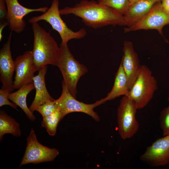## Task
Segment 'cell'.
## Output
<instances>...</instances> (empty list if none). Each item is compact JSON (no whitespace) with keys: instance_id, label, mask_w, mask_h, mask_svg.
I'll list each match as a JSON object with an SVG mask.
<instances>
[{"instance_id":"obj_19","label":"cell","mask_w":169,"mask_h":169,"mask_svg":"<svg viewBox=\"0 0 169 169\" xmlns=\"http://www.w3.org/2000/svg\"><path fill=\"white\" fill-rule=\"evenodd\" d=\"M10 134L16 137L20 136L21 131L20 125L11 116L8 115L3 110L0 111V141H2L3 136Z\"/></svg>"},{"instance_id":"obj_15","label":"cell","mask_w":169,"mask_h":169,"mask_svg":"<svg viewBox=\"0 0 169 169\" xmlns=\"http://www.w3.org/2000/svg\"><path fill=\"white\" fill-rule=\"evenodd\" d=\"M47 68V65L42 68L38 71V74L33 78L36 94L35 98L29 107V110L33 113L37 106L47 101L55 100L48 92L45 85V78Z\"/></svg>"},{"instance_id":"obj_4","label":"cell","mask_w":169,"mask_h":169,"mask_svg":"<svg viewBox=\"0 0 169 169\" xmlns=\"http://www.w3.org/2000/svg\"><path fill=\"white\" fill-rule=\"evenodd\" d=\"M59 0H53L51 5L47 11L41 15L31 18L28 22L33 23L44 20L49 23L53 29L57 31L61 39L62 45L67 44L68 42L72 39H80L84 37L87 32L84 28L74 32L69 28L61 17L59 8Z\"/></svg>"},{"instance_id":"obj_12","label":"cell","mask_w":169,"mask_h":169,"mask_svg":"<svg viewBox=\"0 0 169 169\" xmlns=\"http://www.w3.org/2000/svg\"><path fill=\"white\" fill-rule=\"evenodd\" d=\"M15 75L13 87L18 89L26 84L33 82L34 74L36 71L34 63L32 52L25 51L17 56L14 60Z\"/></svg>"},{"instance_id":"obj_3","label":"cell","mask_w":169,"mask_h":169,"mask_svg":"<svg viewBox=\"0 0 169 169\" xmlns=\"http://www.w3.org/2000/svg\"><path fill=\"white\" fill-rule=\"evenodd\" d=\"M57 66L61 71L63 78V81L69 91L75 98L78 82L81 77L88 72L87 69L75 59L68 44H60Z\"/></svg>"},{"instance_id":"obj_18","label":"cell","mask_w":169,"mask_h":169,"mask_svg":"<svg viewBox=\"0 0 169 169\" xmlns=\"http://www.w3.org/2000/svg\"><path fill=\"white\" fill-rule=\"evenodd\" d=\"M35 89L33 83L25 84L21 86L17 91L11 92L8 95V99L19 106L31 121L34 120L36 118L28 108L26 102L28 94Z\"/></svg>"},{"instance_id":"obj_10","label":"cell","mask_w":169,"mask_h":169,"mask_svg":"<svg viewBox=\"0 0 169 169\" xmlns=\"http://www.w3.org/2000/svg\"><path fill=\"white\" fill-rule=\"evenodd\" d=\"M140 159L152 167L167 165L169 163V135L156 140L147 147Z\"/></svg>"},{"instance_id":"obj_21","label":"cell","mask_w":169,"mask_h":169,"mask_svg":"<svg viewBox=\"0 0 169 169\" xmlns=\"http://www.w3.org/2000/svg\"><path fill=\"white\" fill-rule=\"evenodd\" d=\"M98 2L123 16L130 7L129 0H98Z\"/></svg>"},{"instance_id":"obj_26","label":"cell","mask_w":169,"mask_h":169,"mask_svg":"<svg viewBox=\"0 0 169 169\" xmlns=\"http://www.w3.org/2000/svg\"><path fill=\"white\" fill-rule=\"evenodd\" d=\"M161 3L164 10L169 13V0H161Z\"/></svg>"},{"instance_id":"obj_20","label":"cell","mask_w":169,"mask_h":169,"mask_svg":"<svg viewBox=\"0 0 169 169\" xmlns=\"http://www.w3.org/2000/svg\"><path fill=\"white\" fill-rule=\"evenodd\" d=\"M62 120L60 112L58 108L51 114L43 117L41 125L46 129L50 136H54L56 132L58 124Z\"/></svg>"},{"instance_id":"obj_13","label":"cell","mask_w":169,"mask_h":169,"mask_svg":"<svg viewBox=\"0 0 169 169\" xmlns=\"http://www.w3.org/2000/svg\"><path fill=\"white\" fill-rule=\"evenodd\" d=\"M12 36V32L0 50V80L2 84L1 89H7L11 92L14 89L13 77L15 70L10 47Z\"/></svg>"},{"instance_id":"obj_14","label":"cell","mask_w":169,"mask_h":169,"mask_svg":"<svg viewBox=\"0 0 169 169\" xmlns=\"http://www.w3.org/2000/svg\"><path fill=\"white\" fill-rule=\"evenodd\" d=\"M123 52L124 55L121 62L127 77L130 90L139 74L141 65L131 42L128 41L124 42Z\"/></svg>"},{"instance_id":"obj_23","label":"cell","mask_w":169,"mask_h":169,"mask_svg":"<svg viewBox=\"0 0 169 169\" xmlns=\"http://www.w3.org/2000/svg\"><path fill=\"white\" fill-rule=\"evenodd\" d=\"M160 124L164 136L169 135V105L162 110L159 117Z\"/></svg>"},{"instance_id":"obj_16","label":"cell","mask_w":169,"mask_h":169,"mask_svg":"<svg viewBox=\"0 0 169 169\" xmlns=\"http://www.w3.org/2000/svg\"><path fill=\"white\" fill-rule=\"evenodd\" d=\"M161 0H138L131 6L124 15L125 25H132L146 15L156 3Z\"/></svg>"},{"instance_id":"obj_29","label":"cell","mask_w":169,"mask_h":169,"mask_svg":"<svg viewBox=\"0 0 169 169\" xmlns=\"http://www.w3.org/2000/svg\"><path fill=\"white\" fill-rule=\"evenodd\" d=\"M168 100L169 102V94H168Z\"/></svg>"},{"instance_id":"obj_7","label":"cell","mask_w":169,"mask_h":169,"mask_svg":"<svg viewBox=\"0 0 169 169\" xmlns=\"http://www.w3.org/2000/svg\"><path fill=\"white\" fill-rule=\"evenodd\" d=\"M58 150L45 146L38 141L35 131L31 129L27 138L25 151L19 167L28 163L52 161L59 154Z\"/></svg>"},{"instance_id":"obj_27","label":"cell","mask_w":169,"mask_h":169,"mask_svg":"<svg viewBox=\"0 0 169 169\" xmlns=\"http://www.w3.org/2000/svg\"><path fill=\"white\" fill-rule=\"evenodd\" d=\"M9 25L7 21L6 20V21L3 22H1V23H0V41L2 38V32L3 29L6 26Z\"/></svg>"},{"instance_id":"obj_28","label":"cell","mask_w":169,"mask_h":169,"mask_svg":"<svg viewBox=\"0 0 169 169\" xmlns=\"http://www.w3.org/2000/svg\"><path fill=\"white\" fill-rule=\"evenodd\" d=\"M138 0H129L130 7Z\"/></svg>"},{"instance_id":"obj_11","label":"cell","mask_w":169,"mask_h":169,"mask_svg":"<svg viewBox=\"0 0 169 169\" xmlns=\"http://www.w3.org/2000/svg\"><path fill=\"white\" fill-rule=\"evenodd\" d=\"M7 8L6 19L8 22L11 32L17 33L22 32L26 27L24 17L29 13L34 12H45L47 7L32 9L22 5L18 0H5Z\"/></svg>"},{"instance_id":"obj_5","label":"cell","mask_w":169,"mask_h":169,"mask_svg":"<svg viewBox=\"0 0 169 169\" xmlns=\"http://www.w3.org/2000/svg\"><path fill=\"white\" fill-rule=\"evenodd\" d=\"M157 89V81L151 71L146 66L142 65L128 97L135 103L138 109H141L151 101Z\"/></svg>"},{"instance_id":"obj_9","label":"cell","mask_w":169,"mask_h":169,"mask_svg":"<svg viewBox=\"0 0 169 169\" xmlns=\"http://www.w3.org/2000/svg\"><path fill=\"white\" fill-rule=\"evenodd\" d=\"M169 24V13L163 8L161 1L156 3L146 15L135 23L124 28V32L155 29L162 35L163 28Z\"/></svg>"},{"instance_id":"obj_1","label":"cell","mask_w":169,"mask_h":169,"mask_svg":"<svg viewBox=\"0 0 169 169\" xmlns=\"http://www.w3.org/2000/svg\"><path fill=\"white\" fill-rule=\"evenodd\" d=\"M61 15L73 14L87 26L97 29L109 25L125 26L124 17L113 9L94 1L82 0L72 7L60 10Z\"/></svg>"},{"instance_id":"obj_6","label":"cell","mask_w":169,"mask_h":169,"mask_svg":"<svg viewBox=\"0 0 169 169\" xmlns=\"http://www.w3.org/2000/svg\"><path fill=\"white\" fill-rule=\"evenodd\" d=\"M136 105L129 97L124 96L117 109L118 130L120 137L130 138L137 132L139 124L136 118Z\"/></svg>"},{"instance_id":"obj_8","label":"cell","mask_w":169,"mask_h":169,"mask_svg":"<svg viewBox=\"0 0 169 169\" xmlns=\"http://www.w3.org/2000/svg\"><path fill=\"white\" fill-rule=\"evenodd\" d=\"M62 85V90L61 95L56 100V101L62 119L68 114L79 112L88 115L97 121H100L99 116L94 109L103 104L100 100L92 104H87L79 101L70 93L63 81Z\"/></svg>"},{"instance_id":"obj_22","label":"cell","mask_w":169,"mask_h":169,"mask_svg":"<svg viewBox=\"0 0 169 169\" xmlns=\"http://www.w3.org/2000/svg\"><path fill=\"white\" fill-rule=\"evenodd\" d=\"M58 109L56 100L49 101L36 107L35 111L38 112L43 117L48 116L54 112Z\"/></svg>"},{"instance_id":"obj_24","label":"cell","mask_w":169,"mask_h":169,"mask_svg":"<svg viewBox=\"0 0 169 169\" xmlns=\"http://www.w3.org/2000/svg\"><path fill=\"white\" fill-rule=\"evenodd\" d=\"M11 92L7 89H1L0 90V107L8 105L17 109V105L14 103L10 102L8 99V95Z\"/></svg>"},{"instance_id":"obj_25","label":"cell","mask_w":169,"mask_h":169,"mask_svg":"<svg viewBox=\"0 0 169 169\" xmlns=\"http://www.w3.org/2000/svg\"><path fill=\"white\" fill-rule=\"evenodd\" d=\"M7 8L5 0H0V19L1 21L6 18Z\"/></svg>"},{"instance_id":"obj_2","label":"cell","mask_w":169,"mask_h":169,"mask_svg":"<svg viewBox=\"0 0 169 169\" xmlns=\"http://www.w3.org/2000/svg\"><path fill=\"white\" fill-rule=\"evenodd\" d=\"M32 27L34 35L32 52L36 71L48 64L57 66L59 47L56 42L38 22L32 23Z\"/></svg>"},{"instance_id":"obj_17","label":"cell","mask_w":169,"mask_h":169,"mask_svg":"<svg viewBox=\"0 0 169 169\" xmlns=\"http://www.w3.org/2000/svg\"><path fill=\"white\" fill-rule=\"evenodd\" d=\"M129 92L127 77L121 62L116 73L114 84L111 90L105 97L100 100L104 103L121 95L128 96Z\"/></svg>"}]
</instances>
